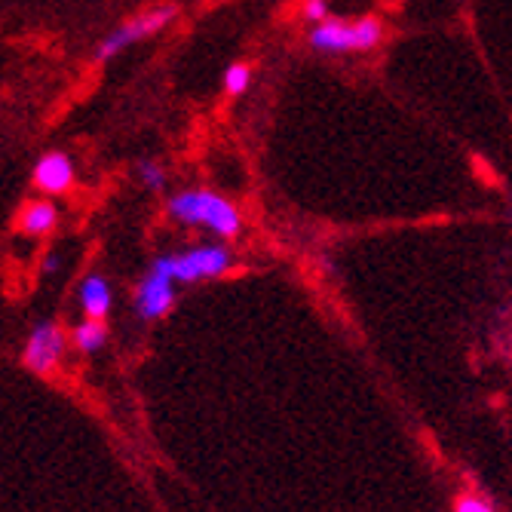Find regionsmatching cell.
<instances>
[{
    "label": "cell",
    "mask_w": 512,
    "mask_h": 512,
    "mask_svg": "<svg viewBox=\"0 0 512 512\" xmlns=\"http://www.w3.org/2000/svg\"><path fill=\"white\" fill-rule=\"evenodd\" d=\"M166 212L184 224V227H203L218 240H234L243 230V212L227 197L206 191V188H188L169 197Z\"/></svg>",
    "instance_id": "1"
},
{
    "label": "cell",
    "mask_w": 512,
    "mask_h": 512,
    "mask_svg": "<svg viewBox=\"0 0 512 512\" xmlns=\"http://www.w3.org/2000/svg\"><path fill=\"white\" fill-rule=\"evenodd\" d=\"M310 46L316 53L325 56H338V53H365L375 50L384 40V22L375 16H362V19H325L310 28Z\"/></svg>",
    "instance_id": "2"
},
{
    "label": "cell",
    "mask_w": 512,
    "mask_h": 512,
    "mask_svg": "<svg viewBox=\"0 0 512 512\" xmlns=\"http://www.w3.org/2000/svg\"><path fill=\"white\" fill-rule=\"evenodd\" d=\"M157 264L175 279L178 286H191V283H203V279H218V276L230 273L237 258L227 246L215 243V246H194L178 255H160Z\"/></svg>",
    "instance_id": "3"
},
{
    "label": "cell",
    "mask_w": 512,
    "mask_h": 512,
    "mask_svg": "<svg viewBox=\"0 0 512 512\" xmlns=\"http://www.w3.org/2000/svg\"><path fill=\"white\" fill-rule=\"evenodd\" d=\"M175 16H178V7H175V4H157V7H148V10H142V13L129 16L123 25H117L108 37L99 40V46H96V59H99V62H108V59L120 56V53L126 50V46L160 34Z\"/></svg>",
    "instance_id": "4"
},
{
    "label": "cell",
    "mask_w": 512,
    "mask_h": 512,
    "mask_svg": "<svg viewBox=\"0 0 512 512\" xmlns=\"http://www.w3.org/2000/svg\"><path fill=\"white\" fill-rule=\"evenodd\" d=\"M68 350V335L59 322H40L34 325V332L25 341L22 362L34 375H50V371L62 362Z\"/></svg>",
    "instance_id": "5"
},
{
    "label": "cell",
    "mask_w": 512,
    "mask_h": 512,
    "mask_svg": "<svg viewBox=\"0 0 512 512\" xmlns=\"http://www.w3.org/2000/svg\"><path fill=\"white\" fill-rule=\"evenodd\" d=\"M175 286H178L175 279L154 261L151 270L142 279H138L135 295H132L138 319H145V322L163 319L175 307Z\"/></svg>",
    "instance_id": "6"
},
{
    "label": "cell",
    "mask_w": 512,
    "mask_h": 512,
    "mask_svg": "<svg viewBox=\"0 0 512 512\" xmlns=\"http://www.w3.org/2000/svg\"><path fill=\"white\" fill-rule=\"evenodd\" d=\"M77 181V169L71 154L65 151H46L31 172V184L40 197H65Z\"/></svg>",
    "instance_id": "7"
},
{
    "label": "cell",
    "mask_w": 512,
    "mask_h": 512,
    "mask_svg": "<svg viewBox=\"0 0 512 512\" xmlns=\"http://www.w3.org/2000/svg\"><path fill=\"white\" fill-rule=\"evenodd\" d=\"M59 224V206L53 197H34V200H25L16 212V227L22 230L25 237L31 240H43L50 237Z\"/></svg>",
    "instance_id": "8"
},
{
    "label": "cell",
    "mask_w": 512,
    "mask_h": 512,
    "mask_svg": "<svg viewBox=\"0 0 512 512\" xmlns=\"http://www.w3.org/2000/svg\"><path fill=\"white\" fill-rule=\"evenodd\" d=\"M77 298H80L86 319H105L111 313L114 292H111V283L102 273H89L77 289Z\"/></svg>",
    "instance_id": "9"
},
{
    "label": "cell",
    "mask_w": 512,
    "mask_h": 512,
    "mask_svg": "<svg viewBox=\"0 0 512 512\" xmlns=\"http://www.w3.org/2000/svg\"><path fill=\"white\" fill-rule=\"evenodd\" d=\"M71 341L80 353H99L108 344V325L105 319H83L74 325Z\"/></svg>",
    "instance_id": "10"
},
{
    "label": "cell",
    "mask_w": 512,
    "mask_h": 512,
    "mask_svg": "<svg viewBox=\"0 0 512 512\" xmlns=\"http://www.w3.org/2000/svg\"><path fill=\"white\" fill-rule=\"evenodd\" d=\"M135 172H138V181H142L151 194H163L166 191V169L157 160H142V163L135 166Z\"/></svg>",
    "instance_id": "11"
},
{
    "label": "cell",
    "mask_w": 512,
    "mask_h": 512,
    "mask_svg": "<svg viewBox=\"0 0 512 512\" xmlns=\"http://www.w3.org/2000/svg\"><path fill=\"white\" fill-rule=\"evenodd\" d=\"M249 83H252V68L243 65V62L230 65L224 71V92H227V96H243V92L249 89Z\"/></svg>",
    "instance_id": "12"
},
{
    "label": "cell",
    "mask_w": 512,
    "mask_h": 512,
    "mask_svg": "<svg viewBox=\"0 0 512 512\" xmlns=\"http://www.w3.org/2000/svg\"><path fill=\"white\" fill-rule=\"evenodd\" d=\"M454 512H494V506L479 494H463V497H457Z\"/></svg>",
    "instance_id": "13"
},
{
    "label": "cell",
    "mask_w": 512,
    "mask_h": 512,
    "mask_svg": "<svg viewBox=\"0 0 512 512\" xmlns=\"http://www.w3.org/2000/svg\"><path fill=\"white\" fill-rule=\"evenodd\" d=\"M304 19L310 25H319V22L329 19V0H307V4H304Z\"/></svg>",
    "instance_id": "14"
},
{
    "label": "cell",
    "mask_w": 512,
    "mask_h": 512,
    "mask_svg": "<svg viewBox=\"0 0 512 512\" xmlns=\"http://www.w3.org/2000/svg\"><path fill=\"white\" fill-rule=\"evenodd\" d=\"M40 267H43V273H59V267H62L59 252H46V255H43V261H40Z\"/></svg>",
    "instance_id": "15"
}]
</instances>
